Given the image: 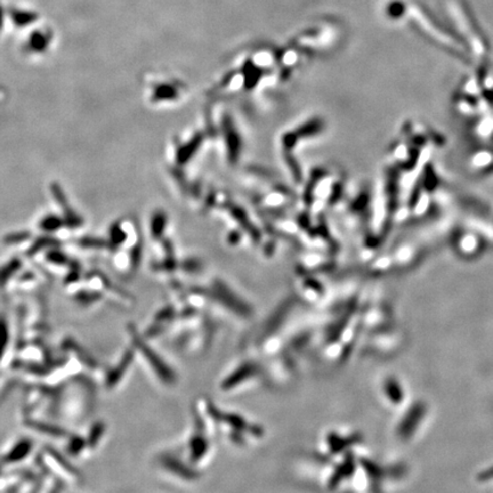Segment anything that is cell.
<instances>
[{"label": "cell", "instance_id": "5", "mask_svg": "<svg viewBox=\"0 0 493 493\" xmlns=\"http://www.w3.org/2000/svg\"><path fill=\"white\" fill-rule=\"evenodd\" d=\"M33 451V442L29 437H20L16 440L5 453L0 457L2 466H15L23 462L30 457Z\"/></svg>", "mask_w": 493, "mask_h": 493}, {"label": "cell", "instance_id": "4", "mask_svg": "<svg viewBox=\"0 0 493 493\" xmlns=\"http://www.w3.org/2000/svg\"><path fill=\"white\" fill-rule=\"evenodd\" d=\"M458 10L459 13H460L462 26L465 27L463 29L467 30V35L469 36L471 44L475 45L474 47H476V51L478 53H485L488 48V44L486 39L483 37L482 31L479 30V27L476 23V20L473 18L470 10L463 3H461V5L458 7Z\"/></svg>", "mask_w": 493, "mask_h": 493}, {"label": "cell", "instance_id": "14", "mask_svg": "<svg viewBox=\"0 0 493 493\" xmlns=\"http://www.w3.org/2000/svg\"><path fill=\"white\" fill-rule=\"evenodd\" d=\"M407 12V6L402 0H392L386 6V14L392 20H399Z\"/></svg>", "mask_w": 493, "mask_h": 493}, {"label": "cell", "instance_id": "12", "mask_svg": "<svg viewBox=\"0 0 493 493\" xmlns=\"http://www.w3.org/2000/svg\"><path fill=\"white\" fill-rule=\"evenodd\" d=\"M66 440H68V442H66L65 450L70 457L79 458L81 454H83L86 449H88L86 437L80 435H68Z\"/></svg>", "mask_w": 493, "mask_h": 493}, {"label": "cell", "instance_id": "8", "mask_svg": "<svg viewBox=\"0 0 493 493\" xmlns=\"http://www.w3.org/2000/svg\"><path fill=\"white\" fill-rule=\"evenodd\" d=\"M160 463L164 469L182 479L194 480L199 477V474L196 473L193 468L187 467L185 463H183L181 460L173 457V455H162L160 459Z\"/></svg>", "mask_w": 493, "mask_h": 493}, {"label": "cell", "instance_id": "10", "mask_svg": "<svg viewBox=\"0 0 493 493\" xmlns=\"http://www.w3.org/2000/svg\"><path fill=\"white\" fill-rule=\"evenodd\" d=\"M189 451H190L191 461H193L194 463L202 460L204 455L208 453L209 442L207 440V437L204 436V434L201 429H199V432L195 433L194 435L191 437L189 443Z\"/></svg>", "mask_w": 493, "mask_h": 493}, {"label": "cell", "instance_id": "2", "mask_svg": "<svg viewBox=\"0 0 493 493\" xmlns=\"http://www.w3.org/2000/svg\"><path fill=\"white\" fill-rule=\"evenodd\" d=\"M40 467H43L45 471L52 474L53 476L63 483H68L69 485H73L81 482L80 473L68 461L64 455L51 448L45 449L43 454L40 455Z\"/></svg>", "mask_w": 493, "mask_h": 493}, {"label": "cell", "instance_id": "6", "mask_svg": "<svg viewBox=\"0 0 493 493\" xmlns=\"http://www.w3.org/2000/svg\"><path fill=\"white\" fill-rule=\"evenodd\" d=\"M134 355H135V350L133 347L126 350L121 356L120 361L107 371L105 377H104V385L107 390H113L125 378V376H126L133 364Z\"/></svg>", "mask_w": 493, "mask_h": 493}, {"label": "cell", "instance_id": "13", "mask_svg": "<svg viewBox=\"0 0 493 493\" xmlns=\"http://www.w3.org/2000/svg\"><path fill=\"white\" fill-rule=\"evenodd\" d=\"M10 346V328L7 319L0 314V363L4 360Z\"/></svg>", "mask_w": 493, "mask_h": 493}, {"label": "cell", "instance_id": "11", "mask_svg": "<svg viewBox=\"0 0 493 493\" xmlns=\"http://www.w3.org/2000/svg\"><path fill=\"white\" fill-rule=\"evenodd\" d=\"M105 433H106V425L105 423H103V421H96V423L91 425V427L88 432V435L86 436L87 446H88V449L89 450L97 449L98 445L101 444Z\"/></svg>", "mask_w": 493, "mask_h": 493}, {"label": "cell", "instance_id": "1", "mask_svg": "<svg viewBox=\"0 0 493 493\" xmlns=\"http://www.w3.org/2000/svg\"><path fill=\"white\" fill-rule=\"evenodd\" d=\"M127 331L131 335L132 347L135 352H139L142 355V358L148 363L150 369L156 374L157 378L161 383H165V385H173L176 382V376L175 373L170 369L168 364L162 360L156 350L151 348V346L148 345L143 339V336H141L139 332L135 330V327L133 324H128Z\"/></svg>", "mask_w": 493, "mask_h": 493}, {"label": "cell", "instance_id": "7", "mask_svg": "<svg viewBox=\"0 0 493 493\" xmlns=\"http://www.w3.org/2000/svg\"><path fill=\"white\" fill-rule=\"evenodd\" d=\"M258 376H260V366L254 362H244L243 364L236 367L231 375L223 380L221 388L226 391L233 390V388L242 385V383L245 382V380L252 379L253 377H258Z\"/></svg>", "mask_w": 493, "mask_h": 493}, {"label": "cell", "instance_id": "15", "mask_svg": "<svg viewBox=\"0 0 493 493\" xmlns=\"http://www.w3.org/2000/svg\"><path fill=\"white\" fill-rule=\"evenodd\" d=\"M13 385H14L13 377H11V376H8L6 374L0 375V400L5 398Z\"/></svg>", "mask_w": 493, "mask_h": 493}, {"label": "cell", "instance_id": "3", "mask_svg": "<svg viewBox=\"0 0 493 493\" xmlns=\"http://www.w3.org/2000/svg\"><path fill=\"white\" fill-rule=\"evenodd\" d=\"M209 295H211L217 302L224 305L225 307H228L232 312L235 313L236 315L242 317H248L252 315V308L249 307L248 304L243 303L239 296L234 294V291L231 290V288L225 286L223 282L217 281L214 283V288L210 290L209 289Z\"/></svg>", "mask_w": 493, "mask_h": 493}, {"label": "cell", "instance_id": "9", "mask_svg": "<svg viewBox=\"0 0 493 493\" xmlns=\"http://www.w3.org/2000/svg\"><path fill=\"white\" fill-rule=\"evenodd\" d=\"M27 426L28 427L32 428V430L35 432L41 434V435L48 436V437H56V438H63L69 435L68 433L65 432L64 428L60 427L55 424L48 423V421H43L38 419H27Z\"/></svg>", "mask_w": 493, "mask_h": 493}]
</instances>
